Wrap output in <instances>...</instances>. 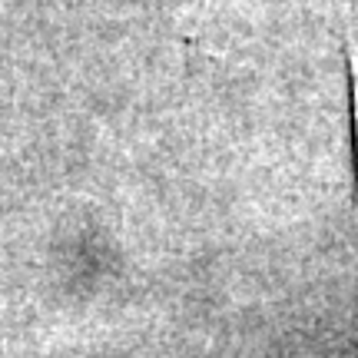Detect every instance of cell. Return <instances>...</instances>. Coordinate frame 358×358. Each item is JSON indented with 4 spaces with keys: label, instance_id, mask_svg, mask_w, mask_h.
I'll return each mask as SVG.
<instances>
[{
    "label": "cell",
    "instance_id": "obj_1",
    "mask_svg": "<svg viewBox=\"0 0 358 358\" xmlns=\"http://www.w3.org/2000/svg\"><path fill=\"white\" fill-rule=\"evenodd\" d=\"M355 123H358V66H355Z\"/></svg>",
    "mask_w": 358,
    "mask_h": 358
}]
</instances>
